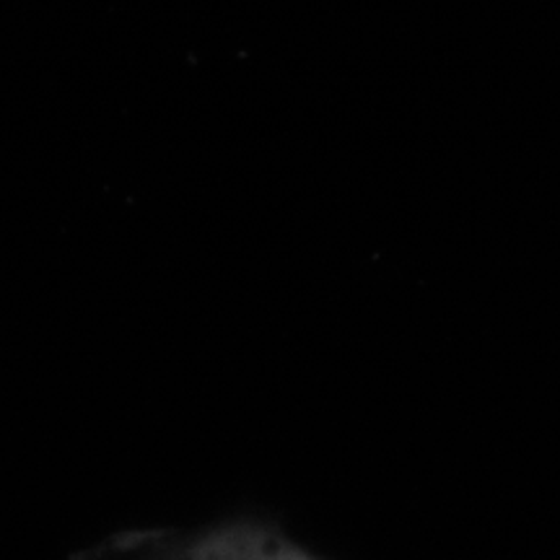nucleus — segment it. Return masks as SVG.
I'll list each match as a JSON object with an SVG mask.
<instances>
[{"mask_svg": "<svg viewBox=\"0 0 560 560\" xmlns=\"http://www.w3.org/2000/svg\"><path fill=\"white\" fill-rule=\"evenodd\" d=\"M120 548L138 560H317L272 524L236 520L195 535H125Z\"/></svg>", "mask_w": 560, "mask_h": 560, "instance_id": "1", "label": "nucleus"}]
</instances>
